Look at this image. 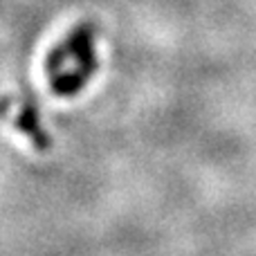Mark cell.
<instances>
[{"instance_id": "6da1fadb", "label": "cell", "mask_w": 256, "mask_h": 256, "mask_svg": "<svg viewBox=\"0 0 256 256\" xmlns=\"http://www.w3.org/2000/svg\"><path fill=\"white\" fill-rule=\"evenodd\" d=\"M70 58L76 63L81 72L88 76L97 70V54H94V27L92 25H79L70 36L66 38Z\"/></svg>"}, {"instance_id": "7a4b0ae2", "label": "cell", "mask_w": 256, "mask_h": 256, "mask_svg": "<svg viewBox=\"0 0 256 256\" xmlns=\"http://www.w3.org/2000/svg\"><path fill=\"white\" fill-rule=\"evenodd\" d=\"M16 128L20 132H25V135L32 140V144H34L38 150H48L50 148V135L43 130V126H40L38 108H36L32 102H27L25 106H22V110L18 112Z\"/></svg>"}, {"instance_id": "3957f363", "label": "cell", "mask_w": 256, "mask_h": 256, "mask_svg": "<svg viewBox=\"0 0 256 256\" xmlns=\"http://www.w3.org/2000/svg\"><path fill=\"white\" fill-rule=\"evenodd\" d=\"M88 79L90 76L86 74V72H81L79 68H74V70H63V72H58L56 76H52L50 88H52V92L58 94V97H72V94H79L81 90H84Z\"/></svg>"}, {"instance_id": "277c9868", "label": "cell", "mask_w": 256, "mask_h": 256, "mask_svg": "<svg viewBox=\"0 0 256 256\" xmlns=\"http://www.w3.org/2000/svg\"><path fill=\"white\" fill-rule=\"evenodd\" d=\"M68 61H70V52H68V45H66V43L56 45V48H54L52 52L48 54V58H45V72H48L50 76H56L58 72H63V68H66Z\"/></svg>"}]
</instances>
